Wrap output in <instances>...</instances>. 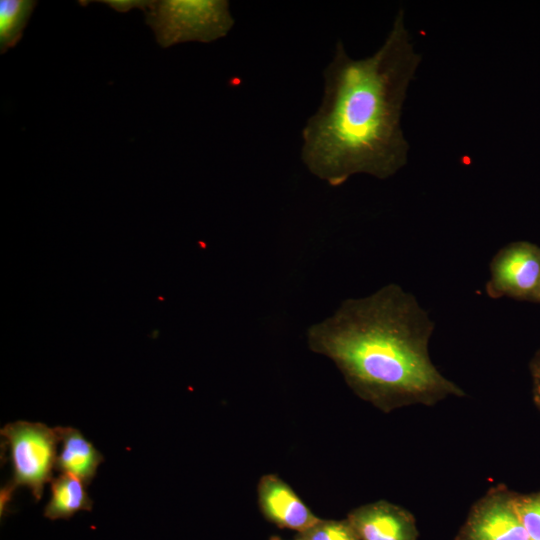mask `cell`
Segmentation results:
<instances>
[{"label":"cell","instance_id":"obj_1","mask_svg":"<svg viewBox=\"0 0 540 540\" xmlns=\"http://www.w3.org/2000/svg\"><path fill=\"white\" fill-rule=\"evenodd\" d=\"M420 62L402 9L371 56L353 59L339 40L323 70L321 104L302 129L308 171L337 187L355 174L384 180L404 167L409 144L401 115Z\"/></svg>","mask_w":540,"mask_h":540},{"label":"cell","instance_id":"obj_2","mask_svg":"<svg viewBox=\"0 0 540 540\" xmlns=\"http://www.w3.org/2000/svg\"><path fill=\"white\" fill-rule=\"evenodd\" d=\"M434 322L397 284L347 299L307 333L312 351L332 359L347 380L376 395H426L450 390L427 355Z\"/></svg>","mask_w":540,"mask_h":540},{"label":"cell","instance_id":"obj_3","mask_svg":"<svg viewBox=\"0 0 540 540\" xmlns=\"http://www.w3.org/2000/svg\"><path fill=\"white\" fill-rule=\"evenodd\" d=\"M226 0H161L145 13L146 24L164 48L178 43H210L226 36L234 18Z\"/></svg>","mask_w":540,"mask_h":540},{"label":"cell","instance_id":"obj_4","mask_svg":"<svg viewBox=\"0 0 540 540\" xmlns=\"http://www.w3.org/2000/svg\"><path fill=\"white\" fill-rule=\"evenodd\" d=\"M1 435L9 449L13 472L10 482L16 487H28L39 500L56 466L60 442L56 429L42 423L17 421L5 425Z\"/></svg>","mask_w":540,"mask_h":540},{"label":"cell","instance_id":"obj_5","mask_svg":"<svg viewBox=\"0 0 540 540\" xmlns=\"http://www.w3.org/2000/svg\"><path fill=\"white\" fill-rule=\"evenodd\" d=\"M485 291L492 299L540 303V246L515 241L502 247L490 262Z\"/></svg>","mask_w":540,"mask_h":540},{"label":"cell","instance_id":"obj_6","mask_svg":"<svg viewBox=\"0 0 540 540\" xmlns=\"http://www.w3.org/2000/svg\"><path fill=\"white\" fill-rule=\"evenodd\" d=\"M258 496L263 513L280 527L302 534L320 521L294 491L275 475L261 478Z\"/></svg>","mask_w":540,"mask_h":540},{"label":"cell","instance_id":"obj_7","mask_svg":"<svg viewBox=\"0 0 540 540\" xmlns=\"http://www.w3.org/2000/svg\"><path fill=\"white\" fill-rule=\"evenodd\" d=\"M62 444L57 455L55 469L61 473L73 475L85 484H89L96 475L97 468L103 461L102 454L72 427H56Z\"/></svg>","mask_w":540,"mask_h":540},{"label":"cell","instance_id":"obj_8","mask_svg":"<svg viewBox=\"0 0 540 540\" xmlns=\"http://www.w3.org/2000/svg\"><path fill=\"white\" fill-rule=\"evenodd\" d=\"M82 480L61 473L51 480V497L44 508V516L50 520L69 519L81 510L90 511L93 502Z\"/></svg>","mask_w":540,"mask_h":540},{"label":"cell","instance_id":"obj_9","mask_svg":"<svg viewBox=\"0 0 540 540\" xmlns=\"http://www.w3.org/2000/svg\"><path fill=\"white\" fill-rule=\"evenodd\" d=\"M471 535L473 540H530L511 506L501 504L493 505L479 515Z\"/></svg>","mask_w":540,"mask_h":540},{"label":"cell","instance_id":"obj_10","mask_svg":"<svg viewBox=\"0 0 540 540\" xmlns=\"http://www.w3.org/2000/svg\"><path fill=\"white\" fill-rule=\"evenodd\" d=\"M352 528L362 540H406V528L401 518L381 506L356 513Z\"/></svg>","mask_w":540,"mask_h":540},{"label":"cell","instance_id":"obj_11","mask_svg":"<svg viewBox=\"0 0 540 540\" xmlns=\"http://www.w3.org/2000/svg\"><path fill=\"white\" fill-rule=\"evenodd\" d=\"M37 5L34 0H1L0 1V51L5 53L14 47L22 38L33 9Z\"/></svg>","mask_w":540,"mask_h":540},{"label":"cell","instance_id":"obj_12","mask_svg":"<svg viewBox=\"0 0 540 540\" xmlns=\"http://www.w3.org/2000/svg\"><path fill=\"white\" fill-rule=\"evenodd\" d=\"M510 506L527 531L530 540H540V497L519 499Z\"/></svg>","mask_w":540,"mask_h":540},{"label":"cell","instance_id":"obj_13","mask_svg":"<svg viewBox=\"0 0 540 540\" xmlns=\"http://www.w3.org/2000/svg\"><path fill=\"white\" fill-rule=\"evenodd\" d=\"M301 535L306 540H358L357 534L351 526L334 521L320 520Z\"/></svg>","mask_w":540,"mask_h":540},{"label":"cell","instance_id":"obj_14","mask_svg":"<svg viewBox=\"0 0 540 540\" xmlns=\"http://www.w3.org/2000/svg\"><path fill=\"white\" fill-rule=\"evenodd\" d=\"M100 3H105L112 9L116 10L117 12H128L129 10L133 8H139L142 9L144 12L152 7L154 4V0H102V1H96Z\"/></svg>","mask_w":540,"mask_h":540},{"label":"cell","instance_id":"obj_15","mask_svg":"<svg viewBox=\"0 0 540 540\" xmlns=\"http://www.w3.org/2000/svg\"><path fill=\"white\" fill-rule=\"evenodd\" d=\"M532 374L534 378V391L535 397L538 403L540 404V351L536 354L532 365Z\"/></svg>","mask_w":540,"mask_h":540},{"label":"cell","instance_id":"obj_16","mask_svg":"<svg viewBox=\"0 0 540 540\" xmlns=\"http://www.w3.org/2000/svg\"><path fill=\"white\" fill-rule=\"evenodd\" d=\"M15 488L16 486L13 485L11 482H9L7 485L4 486V488H2L0 500L1 516L4 514V512L7 511V506L12 498Z\"/></svg>","mask_w":540,"mask_h":540},{"label":"cell","instance_id":"obj_17","mask_svg":"<svg viewBox=\"0 0 540 540\" xmlns=\"http://www.w3.org/2000/svg\"><path fill=\"white\" fill-rule=\"evenodd\" d=\"M271 540H281V539H280V538H277V537H273ZM296 540H306V539H305L304 537L301 536L300 538H298V539H296Z\"/></svg>","mask_w":540,"mask_h":540}]
</instances>
